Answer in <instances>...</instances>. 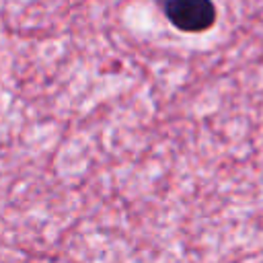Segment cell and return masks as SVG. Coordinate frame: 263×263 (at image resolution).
Here are the masks:
<instances>
[{
  "mask_svg": "<svg viewBox=\"0 0 263 263\" xmlns=\"http://www.w3.org/2000/svg\"><path fill=\"white\" fill-rule=\"evenodd\" d=\"M164 16L183 33H203L214 27L218 10L212 0H164Z\"/></svg>",
  "mask_w": 263,
  "mask_h": 263,
  "instance_id": "6da1fadb",
  "label": "cell"
}]
</instances>
